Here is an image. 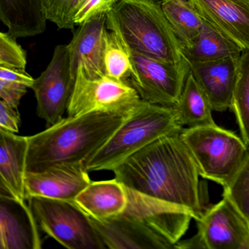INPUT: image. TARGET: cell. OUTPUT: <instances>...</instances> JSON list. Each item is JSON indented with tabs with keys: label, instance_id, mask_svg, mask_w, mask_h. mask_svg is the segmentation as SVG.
<instances>
[{
	"label": "cell",
	"instance_id": "cell-7",
	"mask_svg": "<svg viewBox=\"0 0 249 249\" xmlns=\"http://www.w3.org/2000/svg\"><path fill=\"white\" fill-rule=\"evenodd\" d=\"M195 220L197 231L176 249H249V220L227 196Z\"/></svg>",
	"mask_w": 249,
	"mask_h": 249
},
{
	"label": "cell",
	"instance_id": "cell-14",
	"mask_svg": "<svg viewBox=\"0 0 249 249\" xmlns=\"http://www.w3.org/2000/svg\"><path fill=\"white\" fill-rule=\"evenodd\" d=\"M202 19L242 51H249V5L238 0H189Z\"/></svg>",
	"mask_w": 249,
	"mask_h": 249
},
{
	"label": "cell",
	"instance_id": "cell-3",
	"mask_svg": "<svg viewBox=\"0 0 249 249\" xmlns=\"http://www.w3.org/2000/svg\"><path fill=\"white\" fill-rule=\"evenodd\" d=\"M106 17L107 30L116 33L129 52L171 63L186 59L157 0H116Z\"/></svg>",
	"mask_w": 249,
	"mask_h": 249
},
{
	"label": "cell",
	"instance_id": "cell-10",
	"mask_svg": "<svg viewBox=\"0 0 249 249\" xmlns=\"http://www.w3.org/2000/svg\"><path fill=\"white\" fill-rule=\"evenodd\" d=\"M127 204L122 215L143 226L176 249L195 213L186 207L157 199L126 187Z\"/></svg>",
	"mask_w": 249,
	"mask_h": 249
},
{
	"label": "cell",
	"instance_id": "cell-23",
	"mask_svg": "<svg viewBox=\"0 0 249 249\" xmlns=\"http://www.w3.org/2000/svg\"><path fill=\"white\" fill-rule=\"evenodd\" d=\"M231 109L235 116L240 136L249 146V51L242 52L237 62Z\"/></svg>",
	"mask_w": 249,
	"mask_h": 249
},
{
	"label": "cell",
	"instance_id": "cell-11",
	"mask_svg": "<svg viewBox=\"0 0 249 249\" xmlns=\"http://www.w3.org/2000/svg\"><path fill=\"white\" fill-rule=\"evenodd\" d=\"M75 82L68 45H59L47 68L35 80L31 88L37 100V116L49 126L62 120L68 111Z\"/></svg>",
	"mask_w": 249,
	"mask_h": 249
},
{
	"label": "cell",
	"instance_id": "cell-16",
	"mask_svg": "<svg viewBox=\"0 0 249 249\" xmlns=\"http://www.w3.org/2000/svg\"><path fill=\"white\" fill-rule=\"evenodd\" d=\"M238 59L189 64L190 72L209 99L213 111L231 109Z\"/></svg>",
	"mask_w": 249,
	"mask_h": 249
},
{
	"label": "cell",
	"instance_id": "cell-28",
	"mask_svg": "<svg viewBox=\"0 0 249 249\" xmlns=\"http://www.w3.org/2000/svg\"><path fill=\"white\" fill-rule=\"evenodd\" d=\"M116 2V0H84L74 17L75 25H81L98 16L107 15Z\"/></svg>",
	"mask_w": 249,
	"mask_h": 249
},
{
	"label": "cell",
	"instance_id": "cell-15",
	"mask_svg": "<svg viewBox=\"0 0 249 249\" xmlns=\"http://www.w3.org/2000/svg\"><path fill=\"white\" fill-rule=\"evenodd\" d=\"M30 205L0 195V249H40L42 240Z\"/></svg>",
	"mask_w": 249,
	"mask_h": 249
},
{
	"label": "cell",
	"instance_id": "cell-13",
	"mask_svg": "<svg viewBox=\"0 0 249 249\" xmlns=\"http://www.w3.org/2000/svg\"><path fill=\"white\" fill-rule=\"evenodd\" d=\"M79 26L68 44L72 78L76 79L78 70L89 78L104 76L103 54L108 33L107 17L106 14L98 16Z\"/></svg>",
	"mask_w": 249,
	"mask_h": 249
},
{
	"label": "cell",
	"instance_id": "cell-17",
	"mask_svg": "<svg viewBox=\"0 0 249 249\" xmlns=\"http://www.w3.org/2000/svg\"><path fill=\"white\" fill-rule=\"evenodd\" d=\"M28 137L0 129V195L25 201Z\"/></svg>",
	"mask_w": 249,
	"mask_h": 249
},
{
	"label": "cell",
	"instance_id": "cell-8",
	"mask_svg": "<svg viewBox=\"0 0 249 249\" xmlns=\"http://www.w3.org/2000/svg\"><path fill=\"white\" fill-rule=\"evenodd\" d=\"M141 100L129 81L114 79L106 75L89 78L78 70L67 112L71 117L94 112L126 116Z\"/></svg>",
	"mask_w": 249,
	"mask_h": 249
},
{
	"label": "cell",
	"instance_id": "cell-22",
	"mask_svg": "<svg viewBox=\"0 0 249 249\" xmlns=\"http://www.w3.org/2000/svg\"><path fill=\"white\" fill-rule=\"evenodd\" d=\"M163 12L183 49L193 46L203 20L189 0H161Z\"/></svg>",
	"mask_w": 249,
	"mask_h": 249
},
{
	"label": "cell",
	"instance_id": "cell-4",
	"mask_svg": "<svg viewBox=\"0 0 249 249\" xmlns=\"http://www.w3.org/2000/svg\"><path fill=\"white\" fill-rule=\"evenodd\" d=\"M174 107L141 100L108 141L86 162L89 172L112 170L129 156L167 134L183 129Z\"/></svg>",
	"mask_w": 249,
	"mask_h": 249
},
{
	"label": "cell",
	"instance_id": "cell-20",
	"mask_svg": "<svg viewBox=\"0 0 249 249\" xmlns=\"http://www.w3.org/2000/svg\"><path fill=\"white\" fill-rule=\"evenodd\" d=\"M174 107L179 124L198 127L215 124L211 102L189 72L178 101Z\"/></svg>",
	"mask_w": 249,
	"mask_h": 249
},
{
	"label": "cell",
	"instance_id": "cell-6",
	"mask_svg": "<svg viewBox=\"0 0 249 249\" xmlns=\"http://www.w3.org/2000/svg\"><path fill=\"white\" fill-rule=\"evenodd\" d=\"M39 228L71 249H107L90 217L71 201L41 196L28 198Z\"/></svg>",
	"mask_w": 249,
	"mask_h": 249
},
{
	"label": "cell",
	"instance_id": "cell-27",
	"mask_svg": "<svg viewBox=\"0 0 249 249\" xmlns=\"http://www.w3.org/2000/svg\"><path fill=\"white\" fill-rule=\"evenodd\" d=\"M8 33H0V67L26 69L27 53Z\"/></svg>",
	"mask_w": 249,
	"mask_h": 249
},
{
	"label": "cell",
	"instance_id": "cell-32",
	"mask_svg": "<svg viewBox=\"0 0 249 249\" xmlns=\"http://www.w3.org/2000/svg\"><path fill=\"white\" fill-rule=\"evenodd\" d=\"M238 1H240V2H244V3L249 5V0H238Z\"/></svg>",
	"mask_w": 249,
	"mask_h": 249
},
{
	"label": "cell",
	"instance_id": "cell-5",
	"mask_svg": "<svg viewBox=\"0 0 249 249\" xmlns=\"http://www.w3.org/2000/svg\"><path fill=\"white\" fill-rule=\"evenodd\" d=\"M181 137L201 177L223 189L230 186L249 154V146L241 136L216 124L183 128Z\"/></svg>",
	"mask_w": 249,
	"mask_h": 249
},
{
	"label": "cell",
	"instance_id": "cell-30",
	"mask_svg": "<svg viewBox=\"0 0 249 249\" xmlns=\"http://www.w3.org/2000/svg\"><path fill=\"white\" fill-rule=\"evenodd\" d=\"M20 119L18 109L0 100V129L17 133L19 131Z\"/></svg>",
	"mask_w": 249,
	"mask_h": 249
},
{
	"label": "cell",
	"instance_id": "cell-26",
	"mask_svg": "<svg viewBox=\"0 0 249 249\" xmlns=\"http://www.w3.org/2000/svg\"><path fill=\"white\" fill-rule=\"evenodd\" d=\"M227 196L249 220V151L235 177L223 195Z\"/></svg>",
	"mask_w": 249,
	"mask_h": 249
},
{
	"label": "cell",
	"instance_id": "cell-12",
	"mask_svg": "<svg viewBox=\"0 0 249 249\" xmlns=\"http://www.w3.org/2000/svg\"><path fill=\"white\" fill-rule=\"evenodd\" d=\"M85 162L62 163L36 173L27 172L26 199L41 196L74 202L91 183Z\"/></svg>",
	"mask_w": 249,
	"mask_h": 249
},
{
	"label": "cell",
	"instance_id": "cell-19",
	"mask_svg": "<svg viewBox=\"0 0 249 249\" xmlns=\"http://www.w3.org/2000/svg\"><path fill=\"white\" fill-rule=\"evenodd\" d=\"M0 19L15 38L42 34L48 21L43 0H0Z\"/></svg>",
	"mask_w": 249,
	"mask_h": 249
},
{
	"label": "cell",
	"instance_id": "cell-21",
	"mask_svg": "<svg viewBox=\"0 0 249 249\" xmlns=\"http://www.w3.org/2000/svg\"><path fill=\"white\" fill-rule=\"evenodd\" d=\"M243 51L203 21L195 43L183 49L189 64L202 63L233 58L238 59Z\"/></svg>",
	"mask_w": 249,
	"mask_h": 249
},
{
	"label": "cell",
	"instance_id": "cell-31",
	"mask_svg": "<svg viewBox=\"0 0 249 249\" xmlns=\"http://www.w3.org/2000/svg\"><path fill=\"white\" fill-rule=\"evenodd\" d=\"M0 80L18 83L32 88L36 79L27 73L25 70L0 67Z\"/></svg>",
	"mask_w": 249,
	"mask_h": 249
},
{
	"label": "cell",
	"instance_id": "cell-2",
	"mask_svg": "<svg viewBox=\"0 0 249 249\" xmlns=\"http://www.w3.org/2000/svg\"><path fill=\"white\" fill-rule=\"evenodd\" d=\"M126 116L94 112L68 116L46 130L28 137L27 172L36 173L62 163L87 162Z\"/></svg>",
	"mask_w": 249,
	"mask_h": 249
},
{
	"label": "cell",
	"instance_id": "cell-1",
	"mask_svg": "<svg viewBox=\"0 0 249 249\" xmlns=\"http://www.w3.org/2000/svg\"><path fill=\"white\" fill-rule=\"evenodd\" d=\"M181 130L164 135L134 153L113 172L126 187L186 207L196 220L204 211L201 176L182 139Z\"/></svg>",
	"mask_w": 249,
	"mask_h": 249
},
{
	"label": "cell",
	"instance_id": "cell-29",
	"mask_svg": "<svg viewBox=\"0 0 249 249\" xmlns=\"http://www.w3.org/2000/svg\"><path fill=\"white\" fill-rule=\"evenodd\" d=\"M28 87L18 83L0 80V99L18 109L21 98L25 95Z\"/></svg>",
	"mask_w": 249,
	"mask_h": 249
},
{
	"label": "cell",
	"instance_id": "cell-18",
	"mask_svg": "<svg viewBox=\"0 0 249 249\" xmlns=\"http://www.w3.org/2000/svg\"><path fill=\"white\" fill-rule=\"evenodd\" d=\"M126 187L115 178L91 181L74 202L91 218L106 220L122 213L127 204Z\"/></svg>",
	"mask_w": 249,
	"mask_h": 249
},
{
	"label": "cell",
	"instance_id": "cell-25",
	"mask_svg": "<svg viewBox=\"0 0 249 249\" xmlns=\"http://www.w3.org/2000/svg\"><path fill=\"white\" fill-rule=\"evenodd\" d=\"M48 21L58 28L73 30L74 17L84 0H43Z\"/></svg>",
	"mask_w": 249,
	"mask_h": 249
},
{
	"label": "cell",
	"instance_id": "cell-9",
	"mask_svg": "<svg viewBox=\"0 0 249 249\" xmlns=\"http://www.w3.org/2000/svg\"><path fill=\"white\" fill-rule=\"evenodd\" d=\"M134 73L129 82L142 101L175 107L190 72L186 59L178 63L162 62L130 52Z\"/></svg>",
	"mask_w": 249,
	"mask_h": 249
},
{
	"label": "cell",
	"instance_id": "cell-24",
	"mask_svg": "<svg viewBox=\"0 0 249 249\" xmlns=\"http://www.w3.org/2000/svg\"><path fill=\"white\" fill-rule=\"evenodd\" d=\"M103 66L106 75L120 81H129L134 73L130 52L113 32L106 37Z\"/></svg>",
	"mask_w": 249,
	"mask_h": 249
}]
</instances>
